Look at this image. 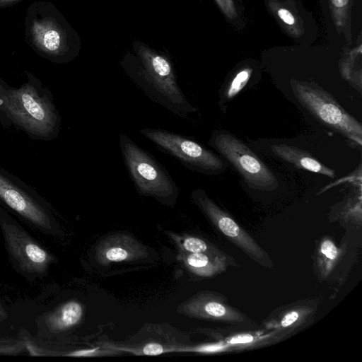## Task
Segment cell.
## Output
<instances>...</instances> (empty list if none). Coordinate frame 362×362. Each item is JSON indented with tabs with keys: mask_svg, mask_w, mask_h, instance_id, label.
Returning <instances> with one entry per match:
<instances>
[{
	"mask_svg": "<svg viewBox=\"0 0 362 362\" xmlns=\"http://www.w3.org/2000/svg\"><path fill=\"white\" fill-rule=\"evenodd\" d=\"M61 125L52 93L34 74L26 72V81L19 87L8 85L0 76V127L49 141L58 136Z\"/></svg>",
	"mask_w": 362,
	"mask_h": 362,
	"instance_id": "obj_1",
	"label": "cell"
},
{
	"mask_svg": "<svg viewBox=\"0 0 362 362\" xmlns=\"http://www.w3.org/2000/svg\"><path fill=\"white\" fill-rule=\"evenodd\" d=\"M300 317V313L299 310H291L287 313L279 322L281 327L286 328L293 325Z\"/></svg>",
	"mask_w": 362,
	"mask_h": 362,
	"instance_id": "obj_23",
	"label": "cell"
},
{
	"mask_svg": "<svg viewBox=\"0 0 362 362\" xmlns=\"http://www.w3.org/2000/svg\"><path fill=\"white\" fill-rule=\"evenodd\" d=\"M321 252L329 259H334L338 255V250L334 244L329 240L322 242L320 247Z\"/></svg>",
	"mask_w": 362,
	"mask_h": 362,
	"instance_id": "obj_22",
	"label": "cell"
},
{
	"mask_svg": "<svg viewBox=\"0 0 362 362\" xmlns=\"http://www.w3.org/2000/svg\"><path fill=\"white\" fill-rule=\"evenodd\" d=\"M140 132L160 151L173 157L190 170L218 175L227 168L220 157L187 136L159 128L144 127Z\"/></svg>",
	"mask_w": 362,
	"mask_h": 362,
	"instance_id": "obj_6",
	"label": "cell"
},
{
	"mask_svg": "<svg viewBox=\"0 0 362 362\" xmlns=\"http://www.w3.org/2000/svg\"><path fill=\"white\" fill-rule=\"evenodd\" d=\"M0 204L45 233H51L56 226V219L47 201L1 165Z\"/></svg>",
	"mask_w": 362,
	"mask_h": 362,
	"instance_id": "obj_7",
	"label": "cell"
},
{
	"mask_svg": "<svg viewBox=\"0 0 362 362\" xmlns=\"http://www.w3.org/2000/svg\"><path fill=\"white\" fill-rule=\"evenodd\" d=\"M255 62H244L232 74L220 92L219 105L223 107L247 86L255 71Z\"/></svg>",
	"mask_w": 362,
	"mask_h": 362,
	"instance_id": "obj_18",
	"label": "cell"
},
{
	"mask_svg": "<svg viewBox=\"0 0 362 362\" xmlns=\"http://www.w3.org/2000/svg\"><path fill=\"white\" fill-rule=\"evenodd\" d=\"M191 198L211 223L227 238L259 264L264 267H272V262L268 255L207 195L205 190L201 188L192 190Z\"/></svg>",
	"mask_w": 362,
	"mask_h": 362,
	"instance_id": "obj_10",
	"label": "cell"
},
{
	"mask_svg": "<svg viewBox=\"0 0 362 362\" xmlns=\"http://www.w3.org/2000/svg\"><path fill=\"white\" fill-rule=\"evenodd\" d=\"M25 349V341L0 339V355H16Z\"/></svg>",
	"mask_w": 362,
	"mask_h": 362,
	"instance_id": "obj_21",
	"label": "cell"
},
{
	"mask_svg": "<svg viewBox=\"0 0 362 362\" xmlns=\"http://www.w3.org/2000/svg\"><path fill=\"white\" fill-rule=\"evenodd\" d=\"M8 318V314L0 301V322L5 321Z\"/></svg>",
	"mask_w": 362,
	"mask_h": 362,
	"instance_id": "obj_27",
	"label": "cell"
},
{
	"mask_svg": "<svg viewBox=\"0 0 362 362\" xmlns=\"http://www.w3.org/2000/svg\"><path fill=\"white\" fill-rule=\"evenodd\" d=\"M119 146L126 168L137 192L152 197L162 204L173 206L179 188L167 170L148 151L124 133Z\"/></svg>",
	"mask_w": 362,
	"mask_h": 362,
	"instance_id": "obj_4",
	"label": "cell"
},
{
	"mask_svg": "<svg viewBox=\"0 0 362 362\" xmlns=\"http://www.w3.org/2000/svg\"><path fill=\"white\" fill-rule=\"evenodd\" d=\"M209 144L237 170L250 188L272 191L279 187L273 172L235 136L225 131H215Z\"/></svg>",
	"mask_w": 362,
	"mask_h": 362,
	"instance_id": "obj_8",
	"label": "cell"
},
{
	"mask_svg": "<svg viewBox=\"0 0 362 362\" xmlns=\"http://www.w3.org/2000/svg\"><path fill=\"white\" fill-rule=\"evenodd\" d=\"M228 23L237 30L246 25L243 0H214Z\"/></svg>",
	"mask_w": 362,
	"mask_h": 362,
	"instance_id": "obj_19",
	"label": "cell"
},
{
	"mask_svg": "<svg viewBox=\"0 0 362 362\" xmlns=\"http://www.w3.org/2000/svg\"><path fill=\"white\" fill-rule=\"evenodd\" d=\"M146 247L131 235L116 233L103 239L95 247V259L101 265L135 261L146 257Z\"/></svg>",
	"mask_w": 362,
	"mask_h": 362,
	"instance_id": "obj_13",
	"label": "cell"
},
{
	"mask_svg": "<svg viewBox=\"0 0 362 362\" xmlns=\"http://www.w3.org/2000/svg\"><path fill=\"white\" fill-rule=\"evenodd\" d=\"M25 25L28 43L41 57L64 64L77 55L74 30L50 3L37 1L31 4Z\"/></svg>",
	"mask_w": 362,
	"mask_h": 362,
	"instance_id": "obj_3",
	"label": "cell"
},
{
	"mask_svg": "<svg viewBox=\"0 0 362 362\" xmlns=\"http://www.w3.org/2000/svg\"><path fill=\"white\" fill-rule=\"evenodd\" d=\"M141 354L145 355H158L164 352V349L162 345L158 343H150L146 344L141 350Z\"/></svg>",
	"mask_w": 362,
	"mask_h": 362,
	"instance_id": "obj_24",
	"label": "cell"
},
{
	"mask_svg": "<svg viewBox=\"0 0 362 362\" xmlns=\"http://www.w3.org/2000/svg\"><path fill=\"white\" fill-rule=\"evenodd\" d=\"M289 83L298 102L320 123L356 145H362L361 123L329 93L314 82L291 78Z\"/></svg>",
	"mask_w": 362,
	"mask_h": 362,
	"instance_id": "obj_5",
	"label": "cell"
},
{
	"mask_svg": "<svg viewBox=\"0 0 362 362\" xmlns=\"http://www.w3.org/2000/svg\"><path fill=\"white\" fill-rule=\"evenodd\" d=\"M271 151L275 156L293 165L297 168L318 173L330 178L336 177V173L334 170L320 163L308 152L296 146L285 144H273L271 146Z\"/></svg>",
	"mask_w": 362,
	"mask_h": 362,
	"instance_id": "obj_15",
	"label": "cell"
},
{
	"mask_svg": "<svg viewBox=\"0 0 362 362\" xmlns=\"http://www.w3.org/2000/svg\"><path fill=\"white\" fill-rule=\"evenodd\" d=\"M180 252L185 267L197 276H212L223 272L226 268V257L220 254Z\"/></svg>",
	"mask_w": 362,
	"mask_h": 362,
	"instance_id": "obj_17",
	"label": "cell"
},
{
	"mask_svg": "<svg viewBox=\"0 0 362 362\" xmlns=\"http://www.w3.org/2000/svg\"><path fill=\"white\" fill-rule=\"evenodd\" d=\"M139 62L126 63L125 71L152 101L175 115L188 118L197 109L187 99L177 81L171 62L145 45L136 49Z\"/></svg>",
	"mask_w": 362,
	"mask_h": 362,
	"instance_id": "obj_2",
	"label": "cell"
},
{
	"mask_svg": "<svg viewBox=\"0 0 362 362\" xmlns=\"http://www.w3.org/2000/svg\"><path fill=\"white\" fill-rule=\"evenodd\" d=\"M180 251L189 253H214L218 252L211 248L204 240L191 236L180 235L173 232L167 233Z\"/></svg>",
	"mask_w": 362,
	"mask_h": 362,
	"instance_id": "obj_20",
	"label": "cell"
},
{
	"mask_svg": "<svg viewBox=\"0 0 362 362\" xmlns=\"http://www.w3.org/2000/svg\"><path fill=\"white\" fill-rule=\"evenodd\" d=\"M361 1L320 0L330 45L341 49L353 45Z\"/></svg>",
	"mask_w": 362,
	"mask_h": 362,
	"instance_id": "obj_12",
	"label": "cell"
},
{
	"mask_svg": "<svg viewBox=\"0 0 362 362\" xmlns=\"http://www.w3.org/2000/svg\"><path fill=\"white\" fill-rule=\"evenodd\" d=\"M25 349H28L29 354L30 356H45L48 355L40 347H37V346L33 344L32 343L25 341Z\"/></svg>",
	"mask_w": 362,
	"mask_h": 362,
	"instance_id": "obj_25",
	"label": "cell"
},
{
	"mask_svg": "<svg viewBox=\"0 0 362 362\" xmlns=\"http://www.w3.org/2000/svg\"><path fill=\"white\" fill-rule=\"evenodd\" d=\"M177 312L191 317L230 322H242L247 320L242 313L209 293H198L183 302L177 308Z\"/></svg>",
	"mask_w": 362,
	"mask_h": 362,
	"instance_id": "obj_14",
	"label": "cell"
},
{
	"mask_svg": "<svg viewBox=\"0 0 362 362\" xmlns=\"http://www.w3.org/2000/svg\"><path fill=\"white\" fill-rule=\"evenodd\" d=\"M0 228L7 252L18 268L25 274L44 275L54 261V257L1 208Z\"/></svg>",
	"mask_w": 362,
	"mask_h": 362,
	"instance_id": "obj_9",
	"label": "cell"
},
{
	"mask_svg": "<svg viewBox=\"0 0 362 362\" xmlns=\"http://www.w3.org/2000/svg\"><path fill=\"white\" fill-rule=\"evenodd\" d=\"M264 4L283 32L296 44L310 45L317 40V24L300 0H264Z\"/></svg>",
	"mask_w": 362,
	"mask_h": 362,
	"instance_id": "obj_11",
	"label": "cell"
},
{
	"mask_svg": "<svg viewBox=\"0 0 362 362\" xmlns=\"http://www.w3.org/2000/svg\"><path fill=\"white\" fill-rule=\"evenodd\" d=\"M83 307L77 300L66 301L46 314L45 324L52 333L66 331L78 325L83 316Z\"/></svg>",
	"mask_w": 362,
	"mask_h": 362,
	"instance_id": "obj_16",
	"label": "cell"
},
{
	"mask_svg": "<svg viewBox=\"0 0 362 362\" xmlns=\"http://www.w3.org/2000/svg\"><path fill=\"white\" fill-rule=\"evenodd\" d=\"M21 1V0H0V9L13 6Z\"/></svg>",
	"mask_w": 362,
	"mask_h": 362,
	"instance_id": "obj_26",
	"label": "cell"
}]
</instances>
